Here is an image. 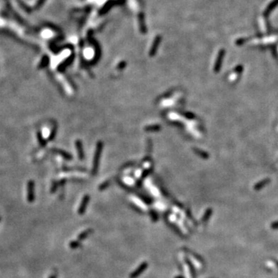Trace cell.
Segmentation results:
<instances>
[{"label": "cell", "mask_w": 278, "mask_h": 278, "mask_svg": "<svg viewBox=\"0 0 278 278\" xmlns=\"http://www.w3.org/2000/svg\"><path fill=\"white\" fill-rule=\"evenodd\" d=\"M147 263H146V262H143V263H141V264L139 265L138 267H137V269H135V270H134V271L131 273V275H130V278H137V276H140V275H141V273H142L143 272H144V270L147 269Z\"/></svg>", "instance_id": "6da1fadb"}, {"label": "cell", "mask_w": 278, "mask_h": 278, "mask_svg": "<svg viewBox=\"0 0 278 278\" xmlns=\"http://www.w3.org/2000/svg\"><path fill=\"white\" fill-rule=\"evenodd\" d=\"M35 199L34 195V182L32 181H29L27 185V201L29 202H32Z\"/></svg>", "instance_id": "7a4b0ae2"}, {"label": "cell", "mask_w": 278, "mask_h": 278, "mask_svg": "<svg viewBox=\"0 0 278 278\" xmlns=\"http://www.w3.org/2000/svg\"><path fill=\"white\" fill-rule=\"evenodd\" d=\"M161 40V37L160 36H157L156 38L154 39V42H153V44L151 47V50H150V56H153L154 54L156 53V51H157V49H158V46H159V43Z\"/></svg>", "instance_id": "3957f363"}, {"label": "cell", "mask_w": 278, "mask_h": 278, "mask_svg": "<svg viewBox=\"0 0 278 278\" xmlns=\"http://www.w3.org/2000/svg\"><path fill=\"white\" fill-rule=\"evenodd\" d=\"M138 23H139V29L141 31V33H145L147 29H146L145 22H144V14L142 12H140L138 15Z\"/></svg>", "instance_id": "277c9868"}, {"label": "cell", "mask_w": 278, "mask_h": 278, "mask_svg": "<svg viewBox=\"0 0 278 278\" xmlns=\"http://www.w3.org/2000/svg\"><path fill=\"white\" fill-rule=\"evenodd\" d=\"M89 202V196L88 195H86L83 198V201H82L81 204L80 205V208L78 209V213L79 214H83V212H85V209H86V206H87V204H88Z\"/></svg>", "instance_id": "5b68a950"}, {"label": "cell", "mask_w": 278, "mask_h": 278, "mask_svg": "<svg viewBox=\"0 0 278 278\" xmlns=\"http://www.w3.org/2000/svg\"><path fill=\"white\" fill-rule=\"evenodd\" d=\"M101 143H99L98 145H97V151H96V155H95V158H94V168H97V163H98V159L100 158V151H101Z\"/></svg>", "instance_id": "8992f818"}, {"label": "cell", "mask_w": 278, "mask_h": 278, "mask_svg": "<svg viewBox=\"0 0 278 278\" xmlns=\"http://www.w3.org/2000/svg\"><path fill=\"white\" fill-rule=\"evenodd\" d=\"M113 5V1H108L105 5H103V8H101V10H100V13H105L107 11H108L109 9L110 8V7L112 6Z\"/></svg>", "instance_id": "52a82bcc"}, {"label": "cell", "mask_w": 278, "mask_h": 278, "mask_svg": "<svg viewBox=\"0 0 278 278\" xmlns=\"http://www.w3.org/2000/svg\"><path fill=\"white\" fill-rule=\"evenodd\" d=\"M48 63H49V58H48V56H43L42 59V60H41L40 63H39V68L44 67L45 66H46V65L48 64Z\"/></svg>", "instance_id": "ba28073f"}, {"label": "cell", "mask_w": 278, "mask_h": 278, "mask_svg": "<svg viewBox=\"0 0 278 278\" xmlns=\"http://www.w3.org/2000/svg\"><path fill=\"white\" fill-rule=\"evenodd\" d=\"M90 232H91V230H85V231H83V232H82V233H80V235H79V236H78V239H79V240H82V239H84L85 238L88 236V235L90 234Z\"/></svg>", "instance_id": "9c48e42d"}, {"label": "cell", "mask_w": 278, "mask_h": 278, "mask_svg": "<svg viewBox=\"0 0 278 278\" xmlns=\"http://www.w3.org/2000/svg\"><path fill=\"white\" fill-rule=\"evenodd\" d=\"M79 246H80V243H79L77 241H72V242L70 243V246L72 249H76V248H77Z\"/></svg>", "instance_id": "30bf717a"}, {"label": "cell", "mask_w": 278, "mask_h": 278, "mask_svg": "<svg viewBox=\"0 0 278 278\" xmlns=\"http://www.w3.org/2000/svg\"><path fill=\"white\" fill-rule=\"evenodd\" d=\"M45 1H46V0H38L37 3H36V8H39V7H40L41 5H42V4L44 3Z\"/></svg>", "instance_id": "8fae6325"}, {"label": "cell", "mask_w": 278, "mask_h": 278, "mask_svg": "<svg viewBox=\"0 0 278 278\" xmlns=\"http://www.w3.org/2000/svg\"><path fill=\"white\" fill-rule=\"evenodd\" d=\"M49 278H57V275L55 274V273H53V274L51 275Z\"/></svg>", "instance_id": "7c38bea8"}, {"label": "cell", "mask_w": 278, "mask_h": 278, "mask_svg": "<svg viewBox=\"0 0 278 278\" xmlns=\"http://www.w3.org/2000/svg\"><path fill=\"white\" fill-rule=\"evenodd\" d=\"M0 221H1V217H0Z\"/></svg>", "instance_id": "4fadbf2b"}]
</instances>
